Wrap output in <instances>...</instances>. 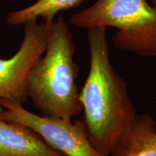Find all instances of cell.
Instances as JSON below:
<instances>
[{"instance_id":"cell-1","label":"cell","mask_w":156,"mask_h":156,"mask_svg":"<svg viewBox=\"0 0 156 156\" xmlns=\"http://www.w3.org/2000/svg\"><path fill=\"white\" fill-rule=\"evenodd\" d=\"M90 69L80 91L85 131L103 156H110L136 114L127 85L110 60L106 28H87Z\"/></svg>"},{"instance_id":"cell-2","label":"cell","mask_w":156,"mask_h":156,"mask_svg":"<svg viewBox=\"0 0 156 156\" xmlns=\"http://www.w3.org/2000/svg\"><path fill=\"white\" fill-rule=\"evenodd\" d=\"M76 46L63 17L50 25L44 54L31 68L27 93L41 115L72 120L83 111L75 80L79 67L74 61Z\"/></svg>"},{"instance_id":"cell-3","label":"cell","mask_w":156,"mask_h":156,"mask_svg":"<svg viewBox=\"0 0 156 156\" xmlns=\"http://www.w3.org/2000/svg\"><path fill=\"white\" fill-rule=\"evenodd\" d=\"M69 23L78 28L113 27L114 47L140 56L156 57V7L147 0H97Z\"/></svg>"},{"instance_id":"cell-4","label":"cell","mask_w":156,"mask_h":156,"mask_svg":"<svg viewBox=\"0 0 156 156\" xmlns=\"http://www.w3.org/2000/svg\"><path fill=\"white\" fill-rule=\"evenodd\" d=\"M0 116L38 134L51 147L65 156H103L87 138L83 121L44 116L29 112L23 104L0 99Z\"/></svg>"},{"instance_id":"cell-5","label":"cell","mask_w":156,"mask_h":156,"mask_svg":"<svg viewBox=\"0 0 156 156\" xmlns=\"http://www.w3.org/2000/svg\"><path fill=\"white\" fill-rule=\"evenodd\" d=\"M51 23H38V19L29 21L24 25V37L16 53L0 58V99L21 104L27 100L28 74L46 51Z\"/></svg>"},{"instance_id":"cell-6","label":"cell","mask_w":156,"mask_h":156,"mask_svg":"<svg viewBox=\"0 0 156 156\" xmlns=\"http://www.w3.org/2000/svg\"><path fill=\"white\" fill-rule=\"evenodd\" d=\"M0 156H65L36 132L0 116Z\"/></svg>"},{"instance_id":"cell-7","label":"cell","mask_w":156,"mask_h":156,"mask_svg":"<svg viewBox=\"0 0 156 156\" xmlns=\"http://www.w3.org/2000/svg\"><path fill=\"white\" fill-rule=\"evenodd\" d=\"M110 156H156V122L150 114H136Z\"/></svg>"},{"instance_id":"cell-8","label":"cell","mask_w":156,"mask_h":156,"mask_svg":"<svg viewBox=\"0 0 156 156\" xmlns=\"http://www.w3.org/2000/svg\"><path fill=\"white\" fill-rule=\"evenodd\" d=\"M85 0H37L32 5L10 12L6 17V22L11 25H25L29 21L41 18L42 22L51 23L60 12L75 8Z\"/></svg>"},{"instance_id":"cell-9","label":"cell","mask_w":156,"mask_h":156,"mask_svg":"<svg viewBox=\"0 0 156 156\" xmlns=\"http://www.w3.org/2000/svg\"><path fill=\"white\" fill-rule=\"evenodd\" d=\"M151 3H152V5L155 6V7H156V0H151Z\"/></svg>"}]
</instances>
